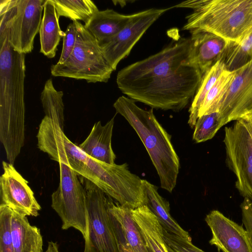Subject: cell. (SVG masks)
Masks as SVG:
<instances>
[{
    "label": "cell",
    "instance_id": "6da1fadb",
    "mask_svg": "<svg viewBox=\"0 0 252 252\" xmlns=\"http://www.w3.org/2000/svg\"><path fill=\"white\" fill-rule=\"evenodd\" d=\"M190 37L120 70L116 82L134 101L152 108L178 112L193 98L203 75L190 62Z\"/></svg>",
    "mask_w": 252,
    "mask_h": 252
},
{
    "label": "cell",
    "instance_id": "7a4b0ae2",
    "mask_svg": "<svg viewBox=\"0 0 252 252\" xmlns=\"http://www.w3.org/2000/svg\"><path fill=\"white\" fill-rule=\"evenodd\" d=\"M36 137L38 148L51 159L67 164L120 204L131 209L146 205L142 179L130 171L126 163L108 164L89 157L66 137L57 123L45 116Z\"/></svg>",
    "mask_w": 252,
    "mask_h": 252
},
{
    "label": "cell",
    "instance_id": "3957f363",
    "mask_svg": "<svg viewBox=\"0 0 252 252\" xmlns=\"http://www.w3.org/2000/svg\"><path fill=\"white\" fill-rule=\"evenodd\" d=\"M25 54L13 49L0 29V141L13 164L24 144Z\"/></svg>",
    "mask_w": 252,
    "mask_h": 252
},
{
    "label": "cell",
    "instance_id": "277c9868",
    "mask_svg": "<svg viewBox=\"0 0 252 252\" xmlns=\"http://www.w3.org/2000/svg\"><path fill=\"white\" fill-rule=\"evenodd\" d=\"M113 106L143 142L158 172L161 187L172 192L176 185L180 161L172 144L171 135L158 122L153 108L144 110L125 96L119 97Z\"/></svg>",
    "mask_w": 252,
    "mask_h": 252
},
{
    "label": "cell",
    "instance_id": "5b68a950",
    "mask_svg": "<svg viewBox=\"0 0 252 252\" xmlns=\"http://www.w3.org/2000/svg\"><path fill=\"white\" fill-rule=\"evenodd\" d=\"M173 7L192 10L183 30L210 32L232 43L252 31V0H189Z\"/></svg>",
    "mask_w": 252,
    "mask_h": 252
},
{
    "label": "cell",
    "instance_id": "8992f818",
    "mask_svg": "<svg viewBox=\"0 0 252 252\" xmlns=\"http://www.w3.org/2000/svg\"><path fill=\"white\" fill-rule=\"evenodd\" d=\"M75 22L77 36L74 49L63 63L53 64V76L85 80L88 83L108 82L114 70L105 59L95 38L79 21Z\"/></svg>",
    "mask_w": 252,
    "mask_h": 252
},
{
    "label": "cell",
    "instance_id": "52a82bcc",
    "mask_svg": "<svg viewBox=\"0 0 252 252\" xmlns=\"http://www.w3.org/2000/svg\"><path fill=\"white\" fill-rule=\"evenodd\" d=\"M80 179L86 191L87 205L84 252H120L109 210L110 196L89 180L82 177Z\"/></svg>",
    "mask_w": 252,
    "mask_h": 252
},
{
    "label": "cell",
    "instance_id": "ba28073f",
    "mask_svg": "<svg viewBox=\"0 0 252 252\" xmlns=\"http://www.w3.org/2000/svg\"><path fill=\"white\" fill-rule=\"evenodd\" d=\"M45 0H0V28H6L10 45L24 54L33 49Z\"/></svg>",
    "mask_w": 252,
    "mask_h": 252
},
{
    "label": "cell",
    "instance_id": "9c48e42d",
    "mask_svg": "<svg viewBox=\"0 0 252 252\" xmlns=\"http://www.w3.org/2000/svg\"><path fill=\"white\" fill-rule=\"evenodd\" d=\"M60 181L51 196V207L61 219L62 229L72 227L83 238L87 229L86 194L78 174L69 165L59 162Z\"/></svg>",
    "mask_w": 252,
    "mask_h": 252
},
{
    "label": "cell",
    "instance_id": "30bf717a",
    "mask_svg": "<svg viewBox=\"0 0 252 252\" xmlns=\"http://www.w3.org/2000/svg\"><path fill=\"white\" fill-rule=\"evenodd\" d=\"M226 163L236 177L235 187L252 202V139L241 118L224 128Z\"/></svg>",
    "mask_w": 252,
    "mask_h": 252
},
{
    "label": "cell",
    "instance_id": "8fae6325",
    "mask_svg": "<svg viewBox=\"0 0 252 252\" xmlns=\"http://www.w3.org/2000/svg\"><path fill=\"white\" fill-rule=\"evenodd\" d=\"M167 8H150L133 14L124 27L116 35L105 41L99 46L101 51L113 69L115 70L118 63L127 56L131 49L148 29Z\"/></svg>",
    "mask_w": 252,
    "mask_h": 252
},
{
    "label": "cell",
    "instance_id": "7c38bea8",
    "mask_svg": "<svg viewBox=\"0 0 252 252\" xmlns=\"http://www.w3.org/2000/svg\"><path fill=\"white\" fill-rule=\"evenodd\" d=\"M3 170L0 177V204L25 216L37 217L41 208L28 182L13 165L2 161Z\"/></svg>",
    "mask_w": 252,
    "mask_h": 252
},
{
    "label": "cell",
    "instance_id": "4fadbf2b",
    "mask_svg": "<svg viewBox=\"0 0 252 252\" xmlns=\"http://www.w3.org/2000/svg\"><path fill=\"white\" fill-rule=\"evenodd\" d=\"M235 71L219 105V113L224 125L252 113V60Z\"/></svg>",
    "mask_w": 252,
    "mask_h": 252
},
{
    "label": "cell",
    "instance_id": "5bb4252c",
    "mask_svg": "<svg viewBox=\"0 0 252 252\" xmlns=\"http://www.w3.org/2000/svg\"><path fill=\"white\" fill-rule=\"evenodd\" d=\"M205 220L210 229L209 243L222 252H252L245 228L218 210L208 214Z\"/></svg>",
    "mask_w": 252,
    "mask_h": 252
},
{
    "label": "cell",
    "instance_id": "9a60e30c",
    "mask_svg": "<svg viewBox=\"0 0 252 252\" xmlns=\"http://www.w3.org/2000/svg\"><path fill=\"white\" fill-rule=\"evenodd\" d=\"M189 32L192 44L190 62L204 75L222 58L230 42L210 32L199 30Z\"/></svg>",
    "mask_w": 252,
    "mask_h": 252
},
{
    "label": "cell",
    "instance_id": "2e32d148",
    "mask_svg": "<svg viewBox=\"0 0 252 252\" xmlns=\"http://www.w3.org/2000/svg\"><path fill=\"white\" fill-rule=\"evenodd\" d=\"M114 118L104 126L100 121L95 123L87 138L78 146L89 157L108 164L115 163L116 159L111 145Z\"/></svg>",
    "mask_w": 252,
    "mask_h": 252
},
{
    "label": "cell",
    "instance_id": "e0dca14e",
    "mask_svg": "<svg viewBox=\"0 0 252 252\" xmlns=\"http://www.w3.org/2000/svg\"><path fill=\"white\" fill-rule=\"evenodd\" d=\"M132 213L146 248L151 252H169L163 227L149 207L143 205L132 209Z\"/></svg>",
    "mask_w": 252,
    "mask_h": 252
},
{
    "label": "cell",
    "instance_id": "ac0fdd59",
    "mask_svg": "<svg viewBox=\"0 0 252 252\" xmlns=\"http://www.w3.org/2000/svg\"><path fill=\"white\" fill-rule=\"evenodd\" d=\"M11 233L14 252H44L40 229L32 225L26 216L13 210Z\"/></svg>",
    "mask_w": 252,
    "mask_h": 252
},
{
    "label": "cell",
    "instance_id": "d6986e66",
    "mask_svg": "<svg viewBox=\"0 0 252 252\" xmlns=\"http://www.w3.org/2000/svg\"><path fill=\"white\" fill-rule=\"evenodd\" d=\"M40 52L51 59L55 57L57 47L65 32L62 31L59 17L52 0H45L43 4V15L39 30Z\"/></svg>",
    "mask_w": 252,
    "mask_h": 252
},
{
    "label": "cell",
    "instance_id": "ffe728a7",
    "mask_svg": "<svg viewBox=\"0 0 252 252\" xmlns=\"http://www.w3.org/2000/svg\"><path fill=\"white\" fill-rule=\"evenodd\" d=\"M142 183L146 196V205L163 228L170 233L191 241L188 232L182 228L170 215L169 202L159 195L158 188L145 179H142Z\"/></svg>",
    "mask_w": 252,
    "mask_h": 252
},
{
    "label": "cell",
    "instance_id": "44dd1931",
    "mask_svg": "<svg viewBox=\"0 0 252 252\" xmlns=\"http://www.w3.org/2000/svg\"><path fill=\"white\" fill-rule=\"evenodd\" d=\"M131 16V14H122L113 9L98 10L84 26L99 45L121 31Z\"/></svg>",
    "mask_w": 252,
    "mask_h": 252
},
{
    "label": "cell",
    "instance_id": "7402d4cb",
    "mask_svg": "<svg viewBox=\"0 0 252 252\" xmlns=\"http://www.w3.org/2000/svg\"><path fill=\"white\" fill-rule=\"evenodd\" d=\"M109 210L134 252H147L139 228L133 219L132 209L115 202L110 196Z\"/></svg>",
    "mask_w": 252,
    "mask_h": 252
},
{
    "label": "cell",
    "instance_id": "603a6c76",
    "mask_svg": "<svg viewBox=\"0 0 252 252\" xmlns=\"http://www.w3.org/2000/svg\"><path fill=\"white\" fill-rule=\"evenodd\" d=\"M226 69L224 63L221 59L215 63L203 75L189 109V115L188 124L191 128H193L195 125L198 118L199 110L206 95Z\"/></svg>",
    "mask_w": 252,
    "mask_h": 252
},
{
    "label": "cell",
    "instance_id": "cb8c5ba5",
    "mask_svg": "<svg viewBox=\"0 0 252 252\" xmlns=\"http://www.w3.org/2000/svg\"><path fill=\"white\" fill-rule=\"evenodd\" d=\"M57 14L73 21H82L87 24L98 11L95 4L91 0H52Z\"/></svg>",
    "mask_w": 252,
    "mask_h": 252
},
{
    "label": "cell",
    "instance_id": "d4e9b609",
    "mask_svg": "<svg viewBox=\"0 0 252 252\" xmlns=\"http://www.w3.org/2000/svg\"><path fill=\"white\" fill-rule=\"evenodd\" d=\"M63 95L62 91L55 89L51 78L46 81L40 95L45 116L57 123L63 130L64 125Z\"/></svg>",
    "mask_w": 252,
    "mask_h": 252
},
{
    "label": "cell",
    "instance_id": "484cf974",
    "mask_svg": "<svg viewBox=\"0 0 252 252\" xmlns=\"http://www.w3.org/2000/svg\"><path fill=\"white\" fill-rule=\"evenodd\" d=\"M235 71L224 70L207 93L199 110L198 117L219 112L220 103L235 76Z\"/></svg>",
    "mask_w": 252,
    "mask_h": 252
},
{
    "label": "cell",
    "instance_id": "4316f807",
    "mask_svg": "<svg viewBox=\"0 0 252 252\" xmlns=\"http://www.w3.org/2000/svg\"><path fill=\"white\" fill-rule=\"evenodd\" d=\"M226 68L234 71L252 60V31L239 43L230 42L223 57Z\"/></svg>",
    "mask_w": 252,
    "mask_h": 252
},
{
    "label": "cell",
    "instance_id": "83f0119b",
    "mask_svg": "<svg viewBox=\"0 0 252 252\" xmlns=\"http://www.w3.org/2000/svg\"><path fill=\"white\" fill-rule=\"evenodd\" d=\"M223 126L219 112L202 115L196 121L192 139L196 143L210 140Z\"/></svg>",
    "mask_w": 252,
    "mask_h": 252
},
{
    "label": "cell",
    "instance_id": "f1b7e54d",
    "mask_svg": "<svg viewBox=\"0 0 252 252\" xmlns=\"http://www.w3.org/2000/svg\"><path fill=\"white\" fill-rule=\"evenodd\" d=\"M12 210L0 205V252H14L11 233Z\"/></svg>",
    "mask_w": 252,
    "mask_h": 252
},
{
    "label": "cell",
    "instance_id": "f546056e",
    "mask_svg": "<svg viewBox=\"0 0 252 252\" xmlns=\"http://www.w3.org/2000/svg\"><path fill=\"white\" fill-rule=\"evenodd\" d=\"M164 238L172 252H205L194 246L191 241L175 235L163 228Z\"/></svg>",
    "mask_w": 252,
    "mask_h": 252
},
{
    "label": "cell",
    "instance_id": "4dcf8cb0",
    "mask_svg": "<svg viewBox=\"0 0 252 252\" xmlns=\"http://www.w3.org/2000/svg\"><path fill=\"white\" fill-rule=\"evenodd\" d=\"M77 29L74 22L68 25L63 37V44L60 58L58 63H63L72 53L76 40Z\"/></svg>",
    "mask_w": 252,
    "mask_h": 252
},
{
    "label": "cell",
    "instance_id": "1f68e13d",
    "mask_svg": "<svg viewBox=\"0 0 252 252\" xmlns=\"http://www.w3.org/2000/svg\"><path fill=\"white\" fill-rule=\"evenodd\" d=\"M240 206L242 222L248 233L252 249V202L244 198Z\"/></svg>",
    "mask_w": 252,
    "mask_h": 252
},
{
    "label": "cell",
    "instance_id": "d6a6232c",
    "mask_svg": "<svg viewBox=\"0 0 252 252\" xmlns=\"http://www.w3.org/2000/svg\"><path fill=\"white\" fill-rule=\"evenodd\" d=\"M112 220L118 241L120 252H134L125 239L123 232L118 223L112 216Z\"/></svg>",
    "mask_w": 252,
    "mask_h": 252
},
{
    "label": "cell",
    "instance_id": "836d02e7",
    "mask_svg": "<svg viewBox=\"0 0 252 252\" xmlns=\"http://www.w3.org/2000/svg\"><path fill=\"white\" fill-rule=\"evenodd\" d=\"M242 119L244 121L247 128L252 139V113L243 117Z\"/></svg>",
    "mask_w": 252,
    "mask_h": 252
},
{
    "label": "cell",
    "instance_id": "e575fe53",
    "mask_svg": "<svg viewBox=\"0 0 252 252\" xmlns=\"http://www.w3.org/2000/svg\"><path fill=\"white\" fill-rule=\"evenodd\" d=\"M48 248L50 250V252H60L57 242L53 241L48 242Z\"/></svg>",
    "mask_w": 252,
    "mask_h": 252
},
{
    "label": "cell",
    "instance_id": "d590c367",
    "mask_svg": "<svg viewBox=\"0 0 252 252\" xmlns=\"http://www.w3.org/2000/svg\"><path fill=\"white\" fill-rule=\"evenodd\" d=\"M44 252H50V250L48 248H47V249H46V250L45 251H44Z\"/></svg>",
    "mask_w": 252,
    "mask_h": 252
},
{
    "label": "cell",
    "instance_id": "8d00e7d4",
    "mask_svg": "<svg viewBox=\"0 0 252 252\" xmlns=\"http://www.w3.org/2000/svg\"><path fill=\"white\" fill-rule=\"evenodd\" d=\"M147 252H151L148 248H147Z\"/></svg>",
    "mask_w": 252,
    "mask_h": 252
},
{
    "label": "cell",
    "instance_id": "74e56055",
    "mask_svg": "<svg viewBox=\"0 0 252 252\" xmlns=\"http://www.w3.org/2000/svg\"><path fill=\"white\" fill-rule=\"evenodd\" d=\"M169 252H171V251H170L169 250Z\"/></svg>",
    "mask_w": 252,
    "mask_h": 252
}]
</instances>
